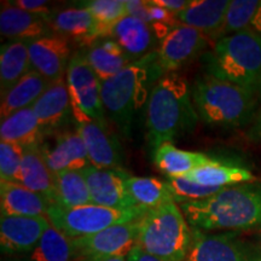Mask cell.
Instances as JSON below:
<instances>
[{
  "label": "cell",
  "mask_w": 261,
  "mask_h": 261,
  "mask_svg": "<svg viewBox=\"0 0 261 261\" xmlns=\"http://www.w3.org/2000/svg\"><path fill=\"white\" fill-rule=\"evenodd\" d=\"M180 210L188 223L201 231L261 230V184L223 188L210 198L180 204Z\"/></svg>",
  "instance_id": "obj_1"
},
{
  "label": "cell",
  "mask_w": 261,
  "mask_h": 261,
  "mask_svg": "<svg viewBox=\"0 0 261 261\" xmlns=\"http://www.w3.org/2000/svg\"><path fill=\"white\" fill-rule=\"evenodd\" d=\"M197 121L188 80L178 73L162 75L146 103V138L152 154L163 143L191 132Z\"/></svg>",
  "instance_id": "obj_2"
},
{
  "label": "cell",
  "mask_w": 261,
  "mask_h": 261,
  "mask_svg": "<svg viewBox=\"0 0 261 261\" xmlns=\"http://www.w3.org/2000/svg\"><path fill=\"white\" fill-rule=\"evenodd\" d=\"M161 74L158 54L151 52L102 83L100 94L106 113L126 138H130L136 117L148 103L150 84L158 81Z\"/></svg>",
  "instance_id": "obj_3"
},
{
  "label": "cell",
  "mask_w": 261,
  "mask_h": 261,
  "mask_svg": "<svg viewBox=\"0 0 261 261\" xmlns=\"http://www.w3.org/2000/svg\"><path fill=\"white\" fill-rule=\"evenodd\" d=\"M191 97L198 117L211 126H244L255 113V90L220 80L207 73L195 80Z\"/></svg>",
  "instance_id": "obj_4"
},
{
  "label": "cell",
  "mask_w": 261,
  "mask_h": 261,
  "mask_svg": "<svg viewBox=\"0 0 261 261\" xmlns=\"http://www.w3.org/2000/svg\"><path fill=\"white\" fill-rule=\"evenodd\" d=\"M203 63L212 76L256 90L261 85V34L249 28L219 39Z\"/></svg>",
  "instance_id": "obj_5"
},
{
  "label": "cell",
  "mask_w": 261,
  "mask_h": 261,
  "mask_svg": "<svg viewBox=\"0 0 261 261\" xmlns=\"http://www.w3.org/2000/svg\"><path fill=\"white\" fill-rule=\"evenodd\" d=\"M192 231L177 202L150 210L139 219L137 247L168 261H184L190 249Z\"/></svg>",
  "instance_id": "obj_6"
},
{
  "label": "cell",
  "mask_w": 261,
  "mask_h": 261,
  "mask_svg": "<svg viewBox=\"0 0 261 261\" xmlns=\"http://www.w3.org/2000/svg\"><path fill=\"white\" fill-rule=\"evenodd\" d=\"M144 208L120 211L93 203L65 208L51 204L47 211V219L55 227L71 240L94 234L113 225L129 223L142 218L146 213Z\"/></svg>",
  "instance_id": "obj_7"
},
{
  "label": "cell",
  "mask_w": 261,
  "mask_h": 261,
  "mask_svg": "<svg viewBox=\"0 0 261 261\" xmlns=\"http://www.w3.org/2000/svg\"><path fill=\"white\" fill-rule=\"evenodd\" d=\"M65 77L75 121L83 123L93 120L107 125L100 94L102 83L91 68L85 52H76L71 56Z\"/></svg>",
  "instance_id": "obj_8"
},
{
  "label": "cell",
  "mask_w": 261,
  "mask_h": 261,
  "mask_svg": "<svg viewBox=\"0 0 261 261\" xmlns=\"http://www.w3.org/2000/svg\"><path fill=\"white\" fill-rule=\"evenodd\" d=\"M184 261H261V248L240 240L234 233L207 234L194 228Z\"/></svg>",
  "instance_id": "obj_9"
},
{
  "label": "cell",
  "mask_w": 261,
  "mask_h": 261,
  "mask_svg": "<svg viewBox=\"0 0 261 261\" xmlns=\"http://www.w3.org/2000/svg\"><path fill=\"white\" fill-rule=\"evenodd\" d=\"M140 219V218H139ZM139 219L117 224L87 237L73 240L79 256H120L127 257L137 247Z\"/></svg>",
  "instance_id": "obj_10"
},
{
  "label": "cell",
  "mask_w": 261,
  "mask_h": 261,
  "mask_svg": "<svg viewBox=\"0 0 261 261\" xmlns=\"http://www.w3.org/2000/svg\"><path fill=\"white\" fill-rule=\"evenodd\" d=\"M210 38L197 29L180 24L169 32L160 44L158 64L162 73H174L194 60L208 45Z\"/></svg>",
  "instance_id": "obj_11"
},
{
  "label": "cell",
  "mask_w": 261,
  "mask_h": 261,
  "mask_svg": "<svg viewBox=\"0 0 261 261\" xmlns=\"http://www.w3.org/2000/svg\"><path fill=\"white\" fill-rule=\"evenodd\" d=\"M83 171L89 184L93 204L120 211L140 208L126 189L127 172L121 168H97L92 165H89Z\"/></svg>",
  "instance_id": "obj_12"
},
{
  "label": "cell",
  "mask_w": 261,
  "mask_h": 261,
  "mask_svg": "<svg viewBox=\"0 0 261 261\" xmlns=\"http://www.w3.org/2000/svg\"><path fill=\"white\" fill-rule=\"evenodd\" d=\"M28 51L32 69L50 83L65 76L73 56L69 39L58 34L28 41Z\"/></svg>",
  "instance_id": "obj_13"
},
{
  "label": "cell",
  "mask_w": 261,
  "mask_h": 261,
  "mask_svg": "<svg viewBox=\"0 0 261 261\" xmlns=\"http://www.w3.org/2000/svg\"><path fill=\"white\" fill-rule=\"evenodd\" d=\"M47 217H9L0 219V246L6 254L33 252L50 226Z\"/></svg>",
  "instance_id": "obj_14"
},
{
  "label": "cell",
  "mask_w": 261,
  "mask_h": 261,
  "mask_svg": "<svg viewBox=\"0 0 261 261\" xmlns=\"http://www.w3.org/2000/svg\"><path fill=\"white\" fill-rule=\"evenodd\" d=\"M76 132L83 138L90 165L97 168L116 169L123 162L122 146L117 137L108 130L107 125L90 121L77 123Z\"/></svg>",
  "instance_id": "obj_15"
},
{
  "label": "cell",
  "mask_w": 261,
  "mask_h": 261,
  "mask_svg": "<svg viewBox=\"0 0 261 261\" xmlns=\"http://www.w3.org/2000/svg\"><path fill=\"white\" fill-rule=\"evenodd\" d=\"M32 107L44 130L64 126L73 117L67 77L63 76L51 83Z\"/></svg>",
  "instance_id": "obj_16"
},
{
  "label": "cell",
  "mask_w": 261,
  "mask_h": 261,
  "mask_svg": "<svg viewBox=\"0 0 261 261\" xmlns=\"http://www.w3.org/2000/svg\"><path fill=\"white\" fill-rule=\"evenodd\" d=\"M0 33L15 41H32L55 34L48 22L10 3H3L0 11Z\"/></svg>",
  "instance_id": "obj_17"
},
{
  "label": "cell",
  "mask_w": 261,
  "mask_h": 261,
  "mask_svg": "<svg viewBox=\"0 0 261 261\" xmlns=\"http://www.w3.org/2000/svg\"><path fill=\"white\" fill-rule=\"evenodd\" d=\"M230 4L231 0H191L190 5L175 17L181 24L197 29L218 41Z\"/></svg>",
  "instance_id": "obj_18"
},
{
  "label": "cell",
  "mask_w": 261,
  "mask_h": 261,
  "mask_svg": "<svg viewBox=\"0 0 261 261\" xmlns=\"http://www.w3.org/2000/svg\"><path fill=\"white\" fill-rule=\"evenodd\" d=\"M46 21L55 34L73 38L81 45H92L100 40L99 24L86 8H69L52 12Z\"/></svg>",
  "instance_id": "obj_19"
},
{
  "label": "cell",
  "mask_w": 261,
  "mask_h": 261,
  "mask_svg": "<svg viewBox=\"0 0 261 261\" xmlns=\"http://www.w3.org/2000/svg\"><path fill=\"white\" fill-rule=\"evenodd\" d=\"M48 168L54 174L63 171H81L90 165L86 146L77 132H65L57 137L54 148L41 144Z\"/></svg>",
  "instance_id": "obj_20"
},
{
  "label": "cell",
  "mask_w": 261,
  "mask_h": 261,
  "mask_svg": "<svg viewBox=\"0 0 261 261\" xmlns=\"http://www.w3.org/2000/svg\"><path fill=\"white\" fill-rule=\"evenodd\" d=\"M17 182L44 196L51 204L56 200V180L48 168L41 145L24 149Z\"/></svg>",
  "instance_id": "obj_21"
},
{
  "label": "cell",
  "mask_w": 261,
  "mask_h": 261,
  "mask_svg": "<svg viewBox=\"0 0 261 261\" xmlns=\"http://www.w3.org/2000/svg\"><path fill=\"white\" fill-rule=\"evenodd\" d=\"M51 203L44 196L16 181L0 182L2 215L9 217H46Z\"/></svg>",
  "instance_id": "obj_22"
},
{
  "label": "cell",
  "mask_w": 261,
  "mask_h": 261,
  "mask_svg": "<svg viewBox=\"0 0 261 261\" xmlns=\"http://www.w3.org/2000/svg\"><path fill=\"white\" fill-rule=\"evenodd\" d=\"M214 159L203 152L178 149L173 143H163L154 151V162L167 178L187 177L195 169L213 162Z\"/></svg>",
  "instance_id": "obj_23"
},
{
  "label": "cell",
  "mask_w": 261,
  "mask_h": 261,
  "mask_svg": "<svg viewBox=\"0 0 261 261\" xmlns=\"http://www.w3.org/2000/svg\"><path fill=\"white\" fill-rule=\"evenodd\" d=\"M44 132L33 107H28L5 117L0 125L2 142L18 144L23 148L41 145Z\"/></svg>",
  "instance_id": "obj_24"
},
{
  "label": "cell",
  "mask_w": 261,
  "mask_h": 261,
  "mask_svg": "<svg viewBox=\"0 0 261 261\" xmlns=\"http://www.w3.org/2000/svg\"><path fill=\"white\" fill-rule=\"evenodd\" d=\"M85 55L100 83L115 76L132 63L133 60L114 39H104L93 42Z\"/></svg>",
  "instance_id": "obj_25"
},
{
  "label": "cell",
  "mask_w": 261,
  "mask_h": 261,
  "mask_svg": "<svg viewBox=\"0 0 261 261\" xmlns=\"http://www.w3.org/2000/svg\"><path fill=\"white\" fill-rule=\"evenodd\" d=\"M113 38L132 58L151 54L150 50L159 40L151 24L132 16H127L116 24Z\"/></svg>",
  "instance_id": "obj_26"
},
{
  "label": "cell",
  "mask_w": 261,
  "mask_h": 261,
  "mask_svg": "<svg viewBox=\"0 0 261 261\" xmlns=\"http://www.w3.org/2000/svg\"><path fill=\"white\" fill-rule=\"evenodd\" d=\"M50 84V81L32 69L8 92L2 94V106H0L2 120L19 110L32 107L48 89Z\"/></svg>",
  "instance_id": "obj_27"
},
{
  "label": "cell",
  "mask_w": 261,
  "mask_h": 261,
  "mask_svg": "<svg viewBox=\"0 0 261 261\" xmlns=\"http://www.w3.org/2000/svg\"><path fill=\"white\" fill-rule=\"evenodd\" d=\"M182 178H187L204 187L213 188H226L255 181V177L249 169L241 166L225 165L217 160L195 169L187 177Z\"/></svg>",
  "instance_id": "obj_28"
},
{
  "label": "cell",
  "mask_w": 261,
  "mask_h": 261,
  "mask_svg": "<svg viewBox=\"0 0 261 261\" xmlns=\"http://www.w3.org/2000/svg\"><path fill=\"white\" fill-rule=\"evenodd\" d=\"M32 70L28 41H12L2 46L0 51V87L2 94L17 84Z\"/></svg>",
  "instance_id": "obj_29"
},
{
  "label": "cell",
  "mask_w": 261,
  "mask_h": 261,
  "mask_svg": "<svg viewBox=\"0 0 261 261\" xmlns=\"http://www.w3.org/2000/svg\"><path fill=\"white\" fill-rule=\"evenodd\" d=\"M125 184L136 204L146 211L174 201L167 181L150 177H133L127 173Z\"/></svg>",
  "instance_id": "obj_30"
},
{
  "label": "cell",
  "mask_w": 261,
  "mask_h": 261,
  "mask_svg": "<svg viewBox=\"0 0 261 261\" xmlns=\"http://www.w3.org/2000/svg\"><path fill=\"white\" fill-rule=\"evenodd\" d=\"M56 200L55 204L65 208L92 203L89 184L84 171H63L55 174Z\"/></svg>",
  "instance_id": "obj_31"
},
{
  "label": "cell",
  "mask_w": 261,
  "mask_h": 261,
  "mask_svg": "<svg viewBox=\"0 0 261 261\" xmlns=\"http://www.w3.org/2000/svg\"><path fill=\"white\" fill-rule=\"evenodd\" d=\"M75 249L73 240L50 224L31 253L32 261H70Z\"/></svg>",
  "instance_id": "obj_32"
},
{
  "label": "cell",
  "mask_w": 261,
  "mask_h": 261,
  "mask_svg": "<svg viewBox=\"0 0 261 261\" xmlns=\"http://www.w3.org/2000/svg\"><path fill=\"white\" fill-rule=\"evenodd\" d=\"M99 24V38L113 37L114 29L121 19L128 16L126 0H89L81 3Z\"/></svg>",
  "instance_id": "obj_33"
},
{
  "label": "cell",
  "mask_w": 261,
  "mask_h": 261,
  "mask_svg": "<svg viewBox=\"0 0 261 261\" xmlns=\"http://www.w3.org/2000/svg\"><path fill=\"white\" fill-rule=\"evenodd\" d=\"M260 5L261 0H231L219 39L249 29Z\"/></svg>",
  "instance_id": "obj_34"
},
{
  "label": "cell",
  "mask_w": 261,
  "mask_h": 261,
  "mask_svg": "<svg viewBox=\"0 0 261 261\" xmlns=\"http://www.w3.org/2000/svg\"><path fill=\"white\" fill-rule=\"evenodd\" d=\"M167 184L171 190L173 198L178 203H188V202H197L210 198L218 194L223 188L204 187L197 182L189 180L187 178H167Z\"/></svg>",
  "instance_id": "obj_35"
},
{
  "label": "cell",
  "mask_w": 261,
  "mask_h": 261,
  "mask_svg": "<svg viewBox=\"0 0 261 261\" xmlns=\"http://www.w3.org/2000/svg\"><path fill=\"white\" fill-rule=\"evenodd\" d=\"M24 149L18 144L0 142V182H17Z\"/></svg>",
  "instance_id": "obj_36"
},
{
  "label": "cell",
  "mask_w": 261,
  "mask_h": 261,
  "mask_svg": "<svg viewBox=\"0 0 261 261\" xmlns=\"http://www.w3.org/2000/svg\"><path fill=\"white\" fill-rule=\"evenodd\" d=\"M145 6L149 12L150 18H151V22L161 23L171 29H174L175 27L181 24L177 19V17H175L174 14L167 11V10L161 8V6L152 4L151 0H150V2H145Z\"/></svg>",
  "instance_id": "obj_37"
},
{
  "label": "cell",
  "mask_w": 261,
  "mask_h": 261,
  "mask_svg": "<svg viewBox=\"0 0 261 261\" xmlns=\"http://www.w3.org/2000/svg\"><path fill=\"white\" fill-rule=\"evenodd\" d=\"M11 4L24 10V11L29 12V14L39 16V17H42L45 19L50 17L52 12H54L47 6L48 3L44 2V0H15Z\"/></svg>",
  "instance_id": "obj_38"
},
{
  "label": "cell",
  "mask_w": 261,
  "mask_h": 261,
  "mask_svg": "<svg viewBox=\"0 0 261 261\" xmlns=\"http://www.w3.org/2000/svg\"><path fill=\"white\" fill-rule=\"evenodd\" d=\"M127 14L132 17L142 19L143 22L151 24V18H150L148 10H146L145 2H139V0H126Z\"/></svg>",
  "instance_id": "obj_39"
},
{
  "label": "cell",
  "mask_w": 261,
  "mask_h": 261,
  "mask_svg": "<svg viewBox=\"0 0 261 261\" xmlns=\"http://www.w3.org/2000/svg\"><path fill=\"white\" fill-rule=\"evenodd\" d=\"M152 4L161 6V8L166 9L167 11L172 12V14L177 15L185 8L190 5L191 0H151Z\"/></svg>",
  "instance_id": "obj_40"
},
{
  "label": "cell",
  "mask_w": 261,
  "mask_h": 261,
  "mask_svg": "<svg viewBox=\"0 0 261 261\" xmlns=\"http://www.w3.org/2000/svg\"><path fill=\"white\" fill-rule=\"evenodd\" d=\"M127 261H168L162 259V257L151 255V254L144 252L143 249H140L139 247H135L130 253L126 257Z\"/></svg>",
  "instance_id": "obj_41"
},
{
  "label": "cell",
  "mask_w": 261,
  "mask_h": 261,
  "mask_svg": "<svg viewBox=\"0 0 261 261\" xmlns=\"http://www.w3.org/2000/svg\"><path fill=\"white\" fill-rule=\"evenodd\" d=\"M248 137L252 140H254V142L261 143V114L257 116L254 125L250 127L249 132H248Z\"/></svg>",
  "instance_id": "obj_42"
},
{
  "label": "cell",
  "mask_w": 261,
  "mask_h": 261,
  "mask_svg": "<svg viewBox=\"0 0 261 261\" xmlns=\"http://www.w3.org/2000/svg\"><path fill=\"white\" fill-rule=\"evenodd\" d=\"M79 261H127L120 256H79Z\"/></svg>",
  "instance_id": "obj_43"
},
{
  "label": "cell",
  "mask_w": 261,
  "mask_h": 261,
  "mask_svg": "<svg viewBox=\"0 0 261 261\" xmlns=\"http://www.w3.org/2000/svg\"><path fill=\"white\" fill-rule=\"evenodd\" d=\"M250 29H253L254 32L261 34V5L259 6V9H257L255 16H254L252 24H250Z\"/></svg>",
  "instance_id": "obj_44"
},
{
  "label": "cell",
  "mask_w": 261,
  "mask_h": 261,
  "mask_svg": "<svg viewBox=\"0 0 261 261\" xmlns=\"http://www.w3.org/2000/svg\"><path fill=\"white\" fill-rule=\"evenodd\" d=\"M260 92H261V85H260Z\"/></svg>",
  "instance_id": "obj_45"
},
{
  "label": "cell",
  "mask_w": 261,
  "mask_h": 261,
  "mask_svg": "<svg viewBox=\"0 0 261 261\" xmlns=\"http://www.w3.org/2000/svg\"><path fill=\"white\" fill-rule=\"evenodd\" d=\"M260 243H261V238H260Z\"/></svg>",
  "instance_id": "obj_46"
}]
</instances>
